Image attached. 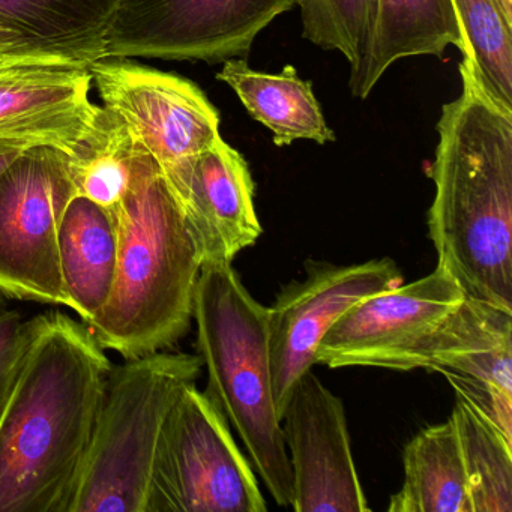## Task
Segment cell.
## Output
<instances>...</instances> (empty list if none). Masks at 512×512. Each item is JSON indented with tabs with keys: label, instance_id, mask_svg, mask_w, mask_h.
<instances>
[{
	"label": "cell",
	"instance_id": "obj_7",
	"mask_svg": "<svg viewBox=\"0 0 512 512\" xmlns=\"http://www.w3.org/2000/svg\"><path fill=\"white\" fill-rule=\"evenodd\" d=\"M91 73L101 106L116 113L157 161L187 212L194 164L220 137L217 109L196 83L130 59H101Z\"/></svg>",
	"mask_w": 512,
	"mask_h": 512
},
{
	"label": "cell",
	"instance_id": "obj_14",
	"mask_svg": "<svg viewBox=\"0 0 512 512\" xmlns=\"http://www.w3.org/2000/svg\"><path fill=\"white\" fill-rule=\"evenodd\" d=\"M91 65L26 62L0 68V140L71 154L100 107L91 101Z\"/></svg>",
	"mask_w": 512,
	"mask_h": 512
},
{
	"label": "cell",
	"instance_id": "obj_28",
	"mask_svg": "<svg viewBox=\"0 0 512 512\" xmlns=\"http://www.w3.org/2000/svg\"><path fill=\"white\" fill-rule=\"evenodd\" d=\"M500 4H502L503 10L512 16V0H500Z\"/></svg>",
	"mask_w": 512,
	"mask_h": 512
},
{
	"label": "cell",
	"instance_id": "obj_6",
	"mask_svg": "<svg viewBox=\"0 0 512 512\" xmlns=\"http://www.w3.org/2000/svg\"><path fill=\"white\" fill-rule=\"evenodd\" d=\"M256 472L229 422L196 383L164 421L146 512H265Z\"/></svg>",
	"mask_w": 512,
	"mask_h": 512
},
{
	"label": "cell",
	"instance_id": "obj_8",
	"mask_svg": "<svg viewBox=\"0 0 512 512\" xmlns=\"http://www.w3.org/2000/svg\"><path fill=\"white\" fill-rule=\"evenodd\" d=\"M68 154L26 149L0 175V292L7 298L65 305L58 232L76 196Z\"/></svg>",
	"mask_w": 512,
	"mask_h": 512
},
{
	"label": "cell",
	"instance_id": "obj_11",
	"mask_svg": "<svg viewBox=\"0 0 512 512\" xmlns=\"http://www.w3.org/2000/svg\"><path fill=\"white\" fill-rule=\"evenodd\" d=\"M400 284L403 277L397 263L385 257L346 266L314 263L304 280L283 287L268 308L269 362L278 418L293 386L316 364L317 346L331 326L356 302Z\"/></svg>",
	"mask_w": 512,
	"mask_h": 512
},
{
	"label": "cell",
	"instance_id": "obj_18",
	"mask_svg": "<svg viewBox=\"0 0 512 512\" xmlns=\"http://www.w3.org/2000/svg\"><path fill=\"white\" fill-rule=\"evenodd\" d=\"M223 64L217 80L236 92L251 118L272 131L275 146L283 148L295 140H313L320 145L335 142L311 82L302 80L292 65L269 74L254 71L244 59Z\"/></svg>",
	"mask_w": 512,
	"mask_h": 512
},
{
	"label": "cell",
	"instance_id": "obj_17",
	"mask_svg": "<svg viewBox=\"0 0 512 512\" xmlns=\"http://www.w3.org/2000/svg\"><path fill=\"white\" fill-rule=\"evenodd\" d=\"M58 257L65 307L76 311L88 326L106 307L115 284V211L76 194L59 224Z\"/></svg>",
	"mask_w": 512,
	"mask_h": 512
},
{
	"label": "cell",
	"instance_id": "obj_3",
	"mask_svg": "<svg viewBox=\"0 0 512 512\" xmlns=\"http://www.w3.org/2000/svg\"><path fill=\"white\" fill-rule=\"evenodd\" d=\"M113 211L115 284L88 328L104 350L133 359L170 349L188 334L202 262L184 209L140 145L130 185Z\"/></svg>",
	"mask_w": 512,
	"mask_h": 512
},
{
	"label": "cell",
	"instance_id": "obj_22",
	"mask_svg": "<svg viewBox=\"0 0 512 512\" xmlns=\"http://www.w3.org/2000/svg\"><path fill=\"white\" fill-rule=\"evenodd\" d=\"M137 148L124 121L101 106L91 130L68 154L76 193L115 209L130 185Z\"/></svg>",
	"mask_w": 512,
	"mask_h": 512
},
{
	"label": "cell",
	"instance_id": "obj_27",
	"mask_svg": "<svg viewBox=\"0 0 512 512\" xmlns=\"http://www.w3.org/2000/svg\"><path fill=\"white\" fill-rule=\"evenodd\" d=\"M29 148L32 146L25 145V143L0 140V175Z\"/></svg>",
	"mask_w": 512,
	"mask_h": 512
},
{
	"label": "cell",
	"instance_id": "obj_15",
	"mask_svg": "<svg viewBox=\"0 0 512 512\" xmlns=\"http://www.w3.org/2000/svg\"><path fill=\"white\" fill-rule=\"evenodd\" d=\"M185 215L202 266L232 265L241 251L262 236L250 167L221 136L194 164Z\"/></svg>",
	"mask_w": 512,
	"mask_h": 512
},
{
	"label": "cell",
	"instance_id": "obj_20",
	"mask_svg": "<svg viewBox=\"0 0 512 512\" xmlns=\"http://www.w3.org/2000/svg\"><path fill=\"white\" fill-rule=\"evenodd\" d=\"M404 481L389 512H470L469 487L451 416L419 431L403 452Z\"/></svg>",
	"mask_w": 512,
	"mask_h": 512
},
{
	"label": "cell",
	"instance_id": "obj_24",
	"mask_svg": "<svg viewBox=\"0 0 512 512\" xmlns=\"http://www.w3.org/2000/svg\"><path fill=\"white\" fill-rule=\"evenodd\" d=\"M305 40L340 52L355 68L364 56L376 19L377 0H298Z\"/></svg>",
	"mask_w": 512,
	"mask_h": 512
},
{
	"label": "cell",
	"instance_id": "obj_2",
	"mask_svg": "<svg viewBox=\"0 0 512 512\" xmlns=\"http://www.w3.org/2000/svg\"><path fill=\"white\" fill-rule=\"evenodd\" d=\"M461 94L437 122L428 230L437 268L467 298L512 313V110L461 61Z\"/></svg>",
	"mask_w": 512,
	"mask_h": 512
},
{
	"label": "cell",
	"instance_id": "obj_16",
	"mask_svg": "<svg viewBox=\"0 0 512 512\" xmlns=\"http://www.w3.org/2000/svg\"><path fill=\"white\" fill-rule=\"evenodd\" d=\"M449 46L466 55L452 0H377L367 49L350 70V92L365 100L395 62L412 56H442Z\"/></svg>",
	"mask_w": 512,
	"mask_h": 512
},
{
	"label": "cell",
	"instance_id": "obj_25",
	"mask_svg": "<svg viewBox=\"0 0 512 512\" xmlns=\"http://www.w3.org/2000/svg\"><path fill=\"white\" fill-rule=\"evenodd\" d=\"M32 320H23L17 311H0V410L7 400L23 353L31 338Z\"/></svg>",
	"mask_w": 512,
	"mask_h": 512
},
{
	"label": "cell",
	"instance_id": "obj_26",
	"mask_svg": "<svg viewBox=\"0 0 512 512\" xmlns=\"http://www.w3.org/2000/svg\"><path fill=\"white\" fill-rule=\"evenodd\" d=\"M26 62H67V64H86L70 55L44 49L32 41L26 40L17 32L0 26V68ZM92 65V64H88Z\"/></svg>",
	"mask_w": 512,
	"mask_h": 512
},
{
	"label": "cell",
	"instance_id": "obj_5",
	"mask_svg": "<svg viewBox=\"0 0 512 512\" xmlns=\"http://www.w3.org/2000/svg\"><path fill=\"white\" fill-rule=\"evenodd\" d=\"M202 368L166 350L112 367L65 512H146L164 421Z\"/></svg>",
	"mask_w": 512,
	"mask_h": 512
},
{
	"label": "cell",
	"instance_id": "obj_9",
	"mask_svg": "<svg viewBox=\"0 0 512 512\" xmlns=\"http://www.w3.org/2000/svg\"><path fill=\"white\" fill-rule=\"evenodd\" d=\"M298 0H121L104 59L223 64L250 55L257 35Z\"/></svg>",
	"mask_w": 512,
	"mask_h": 512
},
{
	"label": "cell",
	"instance_id": "obj_21",
	"mask_svg": "<svg viewBox=\"0 0 512 512\" xmlns=\"http://www.w3.org/2000/svg\"><path fill=\"white\" fill-rule=\"evenodd\" d=\"M469 487L470 512H512V440L466 398L451 415Z\"/></svg>",
	"mask_w": 512,
	"mask_h": 512
},
{
	"label": "cell",
	"instance_id": "obj_29",
	"mask_svg": "<svg viewBox=\"0 0 512 512\" xmlns=\"http://www.w3.org/2000/svg\"><path fill=\"white\" fill-rule=\"evenodd\" d=\"M7 308V296L0 292V311H4Z\"/></svg>",
	"mask_w": 512,
	"mask_h": 512
},
{
	"label": "cell",
	"instance_id": "obj_4",
	"mask_svg": "<svg viewBox=\"0 0 512 512\" xmlns=\"http://www.w3.org/2000/svg\"><path fill=\"white\" fill-rule=\"evenodd\" d=\"M193 320L208 371L205 394L235 428L275 503L292 505V469L272 389L268 307L251 296L232 265H205Z\"/></svg>",
	"mask_w": 512,
	"mask_h": 512
},
{
	"label": "cell",
	"instance_id": "obj_23",
	"mask_svg": "<svg viewBox=\"0 0 512 512\" xmlns=\"http://www.w3.org/2000/svg\"><path fill=\"white\" fill-rule=\"evenodd\" d=\"M466 43L464 64L499 106L512 110V16L500 0H452Z\"/></svg>",
	"mask_w": 512,
	"mask_h": 512
},
{
	"label": "cell",
	"instance_id": "obj_12",
	"mask_svg": "<svg viewBox=\"0 0 512 512\" xmlns=\"http://www.w3.org/2000/svg\"><path fill=\"white\" fill-rule=\"evenodd\" d=\"M292 469L290 508L298 512L370 511L353 460L346 410L313 371L293 386L281 413Z\"/></svg>",
	"mask_w": 512,
	"mask_h": 512
},
{
	"label": "cell",
	"instance_id": "obj_19",
	"mask_svg": "<svg viewBox=\"0 0 512 512\" xmlns=\"http://www.w3.org/2000/svg\"><path fill=\"white\" fill-rule=\"evenodd\" d=\"M121 0H0V26L86 64L106 55Z\"/></svg>",
	"mask_w": 512,
	"mask_h": 512
},
{
	"label": "cell",
	"instance_id": "obj_1",
	"mask_svg": "<svg viewBox=\"0 0 512 512\" xmlns=\"http://www.w3.org/2000/svg\"><path fill=\"white\" fill-rule=\"evenodd\" d=\"M31 320L0 410V512H65L113 364L85 323Z\"/></svg>",
	"mask_w": 512,
	"mask_h": 512
},
{
	"label": "cell",
	"instance_id": "obj_10",
	"mask_svg": "<svg viewBox=\"0 0 512 512\" xmlns=\"http://www.w3.org/2000/svg\"><path fill=\"white\" fill-rule=\"evenodd\" d=\"M463 299L457 281L439 268L421 280L368 296L326 332L316 364L419 370L425 341Z\"/></svg>",
	"mask_w": 512,
	"mask_h": 512
},
{
	"label": "cell",
	"instance_id": "obj_13",
	"mask_svg": "<svg viewBox=\"0 0 512 512\" xmlns=\"http://www.w3.org/2000/svg\"><path fill=\"white\" fill-rule=\"evenodd\" d=\"M422 370L445 376L512 440V313L464 296L427 338Z\"/></svg>",
	"mask_w": 512,
	"mask_h": 512
}]
</instances>
